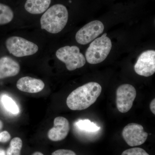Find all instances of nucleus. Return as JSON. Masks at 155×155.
<instances>
[{"instance_id": "nucleus-1", "label": "nucleus", "mask_w": 155, "mask_h": 155, "mask_svg": "<svg viewBox=\"0 0 155 155\" xmlns=\"http://www.w3.org/2000/svg\"><path fill=\"white\" fill-rule=\"evenodd\" d=\"M101 91V86L97 82L85 84L69 94L67 98V105L72 110H85L95 102Z\"/></svg>"}, {"instance_id": "nucleus-2", "label": "nucleus", "mask_w": 155, "mask_h": 155, "mask_svg": "<svg viewBox=\"0 0 155 155\" xmlns=\"http://www.w3.org/2000/svg\"><path fill=\"white\" fill-rule=\"evenodd\" d=\"M69 14L64 5L57 4L50 7L41 18V29L51 33L61 32L67 25Z\"/></svg>"}, {"instance_id": "nucleus-3", "label": "nucleus", "mask_w": 155, "mask_h": 155, "mask_svg": "<svg viewBox=\"0 0 155 155\" xmlns=\"http://www.w3.org/2000/svg\"><path fill=\"white\" fill-rule=\"evenodd\" d=\"M104 33L101 37L94 39L85 53V58L89 64H96L104 61L110 54L112 44L111 40Z\"/></svg>"}, {"instance_id": "nucleus-4", "label": "nucleus", "mask_w": 155, "mask_h": 155, "mask_svg": "<svg viewBox=\"0 0 155 155\" xmlns=\"http://www.w3.org/2000/svg\"><path fill=\"white\" fill-rule=\"evenodd\" d=\"M56 55L60 61L66 64L69 71L81 68L86 63L84 56L76 46H66L60 48L56 52Z\"/></svg>"}, {"instance_id": "nucleus-5", "label": "nucleus", "mask_w": 155, "mask_h": 155, "mask_svg": "<svg viewBox=\"0 0 155 155\" xmlns=\"http://www.w3.org/2000/svg\"><path fill=\"white\" fill-rule=\"evenodd\" d=\"M6 46L9 53L17 58L32 55L38 50V46L35 44L18 36L7 39Z\"/></svg>"}, {"instance_id": "nucleus-6", "label": "nucleus", "mask_w": 155, "mask_h": 155, "mask_svg": "<svg viewBox=\"0 0 155 155\" xmlns=\"http://www.w3.org/2000/svg\"><path fill=\"white\" fill-rule=\"evenodd\" d=\"M116 106L121 113L128 112L133 106L137 95L136 90L132 85L122 84L117 88L116 92Z\"/></svg>"}, {"instance_id": "nucleus-7", "label": "nucleus", "mask_w": 155, "mask_h": 155, "mask_svg": "<svg viewBox=\"0 0 155 155\" xmlns=\"http://www.w3.org/2000/svg\"><path fill=\"white\" fill-rule=\"evenodd\" d=\"M104 29V26L101 21H91L77 31L75 35V39L79 44H87L101 34Z\"/></svg>"}, {"instance_id": "nucleus-8", "label": "nucleus", "mask_w": 155, "mask_h": 155, "mask_svg": "<svg viewBox=\"0 0 155 155\" xmlns=\"http://www.w3.org/2000/svg\"><path fill=\"white\" fill-rule=\"evenodd\" d=\"M122 136L128 145L135 147L141 145L146 141L148 134L145 132L142 125L137 123H130L123 128Z\"/></svg>"}, {"instance_id": "nucleus-9", "label": "nucleus", "mask_w": 155, "mask_h": 155, "mask_svg": "<svg viewBox=\"0 0 155 155\" xmlns=\"http://www.w3.org/2000/svg\"><path fill=\"white\" fill-rule=\"evenodd\" d=\"M137 74L145 77L153 75L155 72V51L148 50L142 53L134 65Z\"/></svg>"}, {"instance_id": "nucleus-10", "label": "nucleus", "mask_w": 155, "mask_h": 155, "mask_svg": "<svg viewBox=\"0 0 155 155\" xmlns=\"http://www.w3.org/2000/svg\"><path fill=\"white\" fill-rule=\"evenodd\" d=\"M54 124V127L48 132V137L53 141L63 140L67 137L70 130L69 121L65 117L59 116L55 118Z\"/></svg>"}, {"instance_id": "nucleus-11", "label": "nucleus", "mask_w": 155, "mask_h": 155, "mask_svg": "<svg viewBox=\"0 0 155 155\" xmlns=\"http://www.w3.org/2000/svg\"><path fill=\"white\" fill-rule=\"evenodd\" d=\"M17 87L20 91L28 93H37L43 90L45 84L40 79L25 76L18 80Z\"/></svg>"}, {"instance_id": "nucleus-12", "label": "nucleus", "mask_w": 155, "mask_h": 155, "mask_svg": "<svg viewBox=\"0 0 155 155\" xmlns=\"http://www.w3.org/2000/svg\"><path fill=\"white\" fill-rule=\"evenodd\" d=\"M20 70L19 63L12 58L8 56L0 58V79L16 76Z\"/></svg>"}, {"instance_id": "nucleus-13", "label": "nucleus", "mask_w": 155, "mask_h": 155, "mask_svg": "<svg viewBox=\"0 0 155 155\" xmlns=\"http://www.w3.org/2000/svg\"><path fill=\"white\" fill-rule=\"evenodd\" d=\"M51 3V0H26L24 7L31 14H39L45 12Z\"/></svg>"}, {"instance_id": "nucleus-14", "label": "nucleus", "mask_w": 155, "mask_h": 155, "mask_svg": "<svg viewBox=\"0 0 155 155\" xmlns=\"http://www.w3.org/2000/svg\"><path fill=\"white\" fill-rule=\"evenodd\" d=\"M14 13L9 6L0 3V25L8 24L13 20Z\"/></svg>"}, {"instance_id": "nucleus-15", "label": "nucleus", "mask_w": 155, "mask_h": 155, "mask_svg": "<svg viewBox=\"0 0 155 155\" xmlns=\"http://www.w3.org/2000/svg\"><path fill=\"white\" fill-rule=\"evenodd\" d=\"M1 101L3 106L7 111L14 115L19 114V109L14 100L7 95H4L2 97Z\"/></svg>"}, {"instance_id": "nucleus-16", "label": "nucleus", "mask_w": 155, "mask_h": 155, "mask_svg": "<svg viewBox=\"0 0 155 155\" xmlns=\"http://www.w3.org/2000/svg\"><path fill=\"white\" fill-rule=\"evenodd\" d=\"M22 147V140L19 137H14L11 140L6 155H21Z\"/></svg>"}, {"instance_id": "nucleus-17", "label": "nucleus", "mask_w": 155, "mask_h": 155, "mask_svg": "<svg viewBox=\"0 0 155 155\" xmlns=\"http://www.w3.org/2000/svg\"><path fill=\"white\" fill-rule=\"evenodd\" d=\"M75 125L80 130L87 132H96L100 129V127L88 119L79 120L75 123Z\"/></svg>"}, {"instance_id": "nucleus-18", "label": "nucleus", "mask_w": 155, "mask_h": 155, "mask_svg": "<svg viewBox=\"0 0 155 155\" xmlns=\"http://www.w3.org/2000/svg\"><path fill=\"white\" fill-rule=\"evenodd\" d=\"M122 155H150L141 148L135 147L125 150L122 152Z\"/></svg>"}, {"instance_id": "nucleus-19", "label": "nucleus", "mask_w": 155, "mask_h": 155, "mask_svg": "<svg viewBox=\"0 0 155 155\" xmlns=\"http://www.w3.org/2000/svg\"><path fill=\"white\" fill-rule=\"evenodd\" d=\"M52 155H76L73 151L69 150L60 149L54 152Z\"/></svg>"}, {"instance_id": "nucleus-20", "label": "nucleus", "mask_w": 155, "mask_h": 155, "mask_svg": "<svg viewBox=\"0 0 155 155\" xmlns=\"http://www.w3.org/2000/svg\"><path fill=\"white\" fill-rule=\"evenodd\" d=\"M11 138V136L8 131L5 130L0 133V142H7Z\"/></svg>"}, {"instance_id": "nucleus-21", "label": "nucleus", "mask_w": 155, "mask_h": 155, "mask_svg": "<svg viewBox=\"0 0 155 155\" xmlns=\"http://www.w3.org/2000/svg\"><path fill=\"white\" fill-rule=\"evenodd\" d=\"M150 109L154 115L155 114V99H153L150 104Z\"/></svg>"}, {"instance_id": "nucleus-22", "label": "nucleus", "mask_w": 155, "mask_h": 155, "mask_svg": "<svg viewBox=\"0 0 155 155\" xmlns=\"http://www.w3.org/2000/svg\"><path fill=\"white\" fill-rule=\"evenodd\" d=\"M0 155H6V153L4 150L0 149Z\"/></svg>"}, {"instance_id": "nucleus-23", "label": "nucleus", "mask_w": 155, "mask_h": 155, "mask_svg": "<svg viewBox=\"0 0 155 155\" xmlns=\"http://www.w3.org/2000/svg\"><path fill=\"white\" fill-rule=\"evenodd\" d=\"M32 155H44L42 153H41L39 152H35L34 153L32 154Z\"/></svg>"}, {"instance_id": "nucleus-24", "label": "nucleus", "mask_w": 155, "mask_h": 155, "mask_svg": "<svg viewBox=\"0 0 155 155\" xmlns=\"http://www.w3.org/2000/svg\"><path fill=\"white\" fill-rule=\"evenodd\" d=\"M3 127V123L1 120H0V130L2 129Z\"/></svg>"}]
</instances>
